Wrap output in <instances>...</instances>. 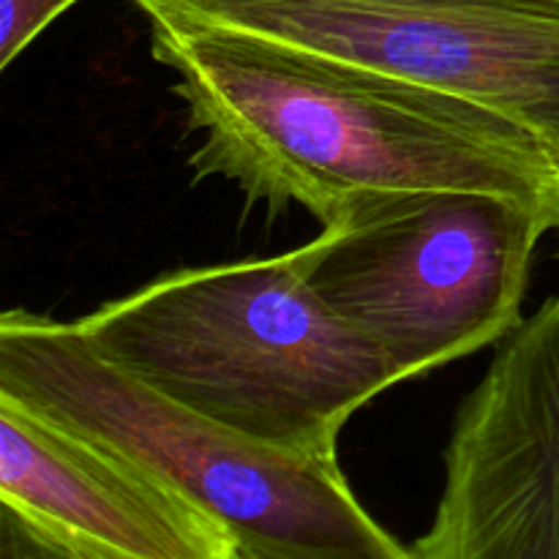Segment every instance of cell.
<instances>
[{
	"instance_id": "1",
	"label": "cell",
	"mask_w": 559,
	"mask_h": 559,
	"mask_svg": "<svg viewBox=\"0 0 559 559\" xmlns=\"http://www.w3.org/2000/svg\"><path fill=\"white\" fill-rule=\"evenodd\" d=\"M147 25L153 60L202 134L197 180H229L271 216L298 205L322 227L388 197L480 191L559 229L557 167L491 109L246 33Z\"/></svg>"
},
{
	"instance_id": "2",
	"label": "cell",
	"mask_w": 559,
	"mask_h": 559,
	"mask_svg": "<svg viewBox=\"0 0 559 559\" xmlns=\"http://www.w3.org/2000/svg\"><path fill=\"white\" fill-rule=\"evenodd\" d=\"M74 325L142 385L304 456H336L344 424L404 382L385 349L314 293L298 249L164 273Z\"/></svg>"
},
{
	"instance_id": "3",
	"label": "cell",
	"mask_w": 559,
	"mask_h": 559,
	"mask_svg": "<svg viewBox=\"0 0 559 559\" xmlns=\"http://www.w3.org/2000/svg\"><path fill=\"white\" fill-rule=\"evenodd\" d=\"M0 396L151 469L216 519L238 559H409L336 456L249 440L104 360L74 320L0 317Z\"/></svg>"
},
{
	"instance_id": "4",
	"label": "cell",
	"mask_w": 559,
	"mask_h": 559,
	"mask_svg": "<svg viewBox=\"0 0 559 559\" xmlns=\"http://www.w3.org/2000/svg\"><path fill=\"white\" fill-rule=\"evenodd\" d=\"M549 229L546 213L508 197L424 191L355 207L298 254L314 293L413 380L522 325Z\"/></svg>"
},
{
	"instance_id": "5",
	"label": "cell",
	"mask_w": 559,
	"mask_h": 559,
	"mask_svg": "<svg viewBox=\"0 0 559 559\" xmlns=\"http://www.w3.org/2000/svg\"><path fill=\"white\" fill-rule=\"evenodd\" d=\"M491 109L559 173V0H131Z\"/></svg>"
},
{
	"instance_id": "6",
	"label": "cell",
	"mask_w": 559,
	"mask_h": 559,
	"mask_svg": "<svg viewBox=\"0 0 559 559\" xmlns=\"http://www.w3.org/2000/svg\"><path fill=\"white\" fill-rule=\"evenodd\" d=\"M409 559H559V293L497 344L459 407Z\"/></svg>"
},
{
	"instance_id": "7",
	"label": "cell",
	"mask_w": 559,
	"mask_h": 559,
	"mask_svg": "<svg viewBox=\"0 0 559 559\" xmlns=\"http://www.w3.org/2000/svg\"><path fill=\"white\" fill-rule=\"evenodd\" d=\"M0 502L123 559H238L233 535L151 469L5 396Z\"/></svg>"
},
{
	"instance_id": "8",
	"label": "cell",
	"mask_w": 559,
	"mask_h": 559,
	"mask_svg": "<svg viewBox=\"0 0 559 559\" xmlns=\"http://www.w3.org/2000/svg\"><path fill=\"white\" fill-rule=\"evenodd\" d=\"M0 559H123L0 502Z\"/></svg>"
},
{
	"instance_id": "9",
	"label": "cell",
	"mask_w": 559,
	"mask_h": 559,
	"mask_svg": "<svg viewBox=\"0 0 559 559\" xmlns=\"http://www.w3.org/2000/svg\"><path fill=\"white\" fill-rule=\"evenodd\" d=\"M76 0H0V69H9Z\"/></svg>"
},
{
	"instance_id": "10",
	"label": "cell",
	"mask_w": 559,
	"mask_h": 559,
	"mask_svg": "<svg viewBox=\"0 0 559 559\" xmlns=\"http://www.w3.org/2000/svg\"><path fill=\"white\" fill-rule=\"evenodd\" d=\"M557 257H559V254H557Z\"/></svg>"
}]
</instances>
